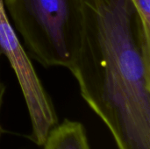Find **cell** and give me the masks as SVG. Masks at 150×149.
<instances>
[{"instance_id": "obj_2", "label": "cell", "mask_w": 150, "mask_h": 149, "mask_svg": "<svg viewBox=\"0 0 150 149\" xmlns=\"http://www.w3.org/2000/svg\"><path fill=\"white\" fill-rule=\"evenodd\" d=\"M15 30L46 68H69L83 32V0H4Z\"/></svg>"}, {"instance_id": "obj_6", "label": "cell", "mask_w": 150, "mask_h": 149, "mask_svg": "<svg viewBox=\"0 0 150 149\" xmlns=\"http://www.w3.org/2000/svg\"><path fill=\"white\" fill-rule=\"evenodd\" d=\"M1 51H0V56H1ZM4 91H5V87L4 85V83L1 82L0 80V111H1V107H2V104H3V98H4ZM2 133H3V129H2V126L0 125V138H1V135H2Z\"/></svg>"}, {"instance_id": "obj_1", "label": "cell", "mask_w": 150, "mask_h": 149, "mask_svg": "<svg viewBox=\"0 0 150 149\" xmlns=\"http://www.w3.org/2000/svg\"><path fill=\"white\" fill-rule=\"evenodd\" d=\"M83 32L69 68L118 149H150V31L134 0H83Z\"/></svg>"}, {"instance_id": "obj_5", "label": "cell", "mask_w": 150, "mask_h": 149, "mask_svg": "<svg viewBox=\"0 0 150 149\" xmlns=\"http://www.w3.org/2000/svg\"><path fill=\"white\" fill-rule=\"evenodd\" d=\"M146 28L150 31V0H134Z\"/></svg>"}, {"instance_id": "obj_4", "label": "cell", "mask_w": 150, "mask_h": 149, "mask_svg": "<svg viewBox=\"0 0 150 149\" xmlns=\"http://www.w3.org/2000/svg\"><path fill=\"white\" fill-rule=\"evenodd\" d=\"M43 149H91L83 125L64 119L48 133Z\"/></svg>"}, {"instance_id": "obj_3", "label": "cell", "mask_w": 150, "mask_h": 149, "mask_svg": "<svg viewBox=\"0 0 150 149\" xmlns=\"http://www.w3.org/2000/svg\"><path fill=\"white\" fill-rule=\"evenodd\" d=\"M0 51L13 68L25 101L32 126L29 139L42 147L49 132L58 124V117L49 95L9 22L4 0H0Z\"/></svg>"}]
</instances>
